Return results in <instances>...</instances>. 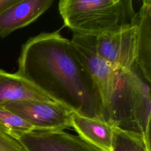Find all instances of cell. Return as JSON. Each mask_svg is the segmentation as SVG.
<instances>
[{"label": "cell", "instance_id": "1", "mask_svg": "<svg viewBox=\"0 0 151 151\" xmlns=\"http://www.w3.org/2000/svg\"><path fill=\"white\" fill-rule=\"evenodd\" d=\"M16 73L72 112L102 120L99 91L70 40L59 31L41 33L23 44Z\"/></svg>", "mask_w": 151, "mask_h": 151}, {"label": "cell", "instance_id": "2", "mask_svg": "<svg viewBox=\"0 0 151 151\" xmlns=\"http://www.w3.org/2000/svg\"><path fill=\"white\" fill-rule=\"evenodd\" d=\"M150 84L135 65L129 71H118L114 91L103 109L102 120L140 134L150 149Z\"/></svg>", "mask_w": 151, "mask_h": 151}, {"label": "cell", "instance_id": "3", "mask_svg": "<svg viewBox=\"0 0 151 151\" xmlns=\"http://www.w3.org/2000/svg\"><path fill=\"white\" fill-rule=\"evenodd\" d=\"M58 11L73 33L97 37L133 24L131 0H61Z\"/></svg>", "mask_w": 151, "mask_h": 151}, {"label": "cell", "instance_id": "4", "mask_svg": "<svg viewBox=\"0 0 151 151\" xmlns=\"http://www.w3.org/2000/svg\"><path fill=\"white\" fill-rule=\"evenodd\" d=\"M70 42L99 91L103 109L114 91L117 71L99 54L96 37L73 33Z\"/></svg>", "mask_w": 151, "mask_h": 151}, {"label": "cell", "instance_id": "5", "mask_svg": "<svg viewBox=\"0 0 151 151\" xmlns=\"http://www.w3.org/2000/svg\"><path fill=\"white\" fill-rule=\"evenodd\" d=\"M3 107L29 123L35 130L58 131L71 127L72 111L53 100H22Z\"/></svg>", "mask_w": 151, "mask_h": 151}, {"label": "cell", "instance_id": "6", "mask_svg": "<svg viewBox=\"0 0 151 151\" xmlns=\"http://www.w3.org/2000/svg\"><path fill=\"white\" fill-rule=\"evenodd\" d=\"M99 54L116 71H129L135 65L136 26L127 25L96 37Z\"/></svg>", "mask_w": 151, "mask_h": 151}, {"label": "cell", "instance_id": "7", "mask_svg": "<svg viewBox=\"0 0 151 151\" xmlns=\"http://www.w3.org/2000/svg\"><path fill=\"white\" fill-rule=\"evenodd\" d=\"M17 140L27 151H100L79 136L64 132L32 130Z\"/></svg>", "mask_w": 151, "mask_h": 151}, {"label": "cell", "instance_id": "8", "mask_svg": "<svg viewBox=\"0 0 151 151\" xmlns=\"http://www.w3.org/2000/svg\"><path fill=\"white\" fill-rule=\"evenodd\" d=\"M53 2V0H18L0 14V37L5 38L14 31L33 22Z\"/></svg>", "mask_w": 151, "mask_h": 151}, {"label": "cell", "instance_id": "9", "mask_svg": "<svg viewBox=\"0 0 151 151\" xmlns=\"http://www.w3.org/2000/svg\"><path fill=\"white\" fill-rule=\"evenodd\" d=\"M135 65L142 77L151 83V0H143L136 12Z\"/></svg>", "mask_w": 151, "mask_h": 151}, {"label": "cell", "instance_id": "10", "mask_svg": "<svg viewBox=\"0 0 151 151\" xmlns=\"http://www.w3.org/2000/svg\"><path fill=\"white\" fill-rule=\"evenodd\" d=\"M71 127L86 142L100 151H112L113 126L106 122L72 112Z\"/></svg>", "mask_w": 151, "mask_h": 151}, {"label": "cell", "instance_id": "11", "mask_svg": "<svg viewBox=\"0 0 151 151\" xmlns=\"http://www.w3.org/2000/svg\"><path fill=\"white\" fill-rule=\"evenodd\" d=\"M22 100H52L21 76L0 69V107Z\"/></svg>", "mask_w": 151, "mask_h": 151}, {"label": "cell", "instance_id": "12", "mask_svg": "<svg viewBox=\"0 0 151 151\" xmlns=\"http://www.w3.org/2000/svg\"><path fill=\"white\" fill-rule=\"evenodd\" d=\"M112 151H150L139 133L113 126Z\"/></svg>", "mask_w": 151, "mask_h": 151}, {"label": "cell", "instance_id": "13", "mask_svg": "<svg viewBox=\"0 0 151 151\" xmlns=\"http://www.w3.org/2000/svg\"><path fill=\"white\" fill-rule=\"evenodd\" d=\"M35 130L33 126L14 113L0 107V132L17 140L22 134Z\"/></svg>", "mask_w": 151, "mask_h": 151}, {"label": "cell", "instance_id": "14", "mask_svg": "<svg viewBox=\"0 0 151 151\" xmlns=\"http://www.w3.org/2000/svg\"><path fill=\"white\" fill-rule=\"evenodd\" d=\"M0 151H27L17 139L0 132Z\"/></svg>", "mask_w": 151, "mask_h": 151}, {"label": "cell", "instance_id": "15", "mask_svg": "<svg viewBox=\"0 0 151 151\" xmlns=\"http://www.w3.org/2000/svg\"><path fill=\"white\" fill-rule=\"evenodd\" d=\"M18 0H0V14L8 7L17 2Z\"/></svg>", "mask_w": 151, "mask_h": 151}]
</instances>
